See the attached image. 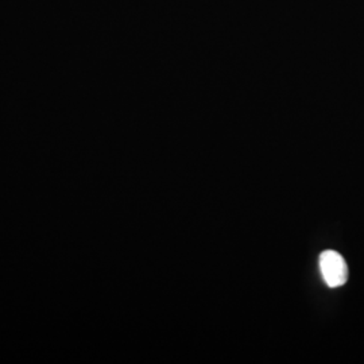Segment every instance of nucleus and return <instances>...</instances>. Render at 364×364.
Here are the masks:
<instances>
[{
    "label": "nucleus",
    "mask_w": 364,
    "mask_h": 364,
    "mask_svg": "<svg viewBox=\"0 0 364 364\" xmlns=\"http://www.w3.org/2000/svg\"><path fill=\"white\" fill-rule=\"evenodd\" d=\"M320 270L329 287H343L348 279L347 262L333 250H326L320 255Z\"/></svg>",
    "instance_id": "f257e3e1"
}]
</instances>
